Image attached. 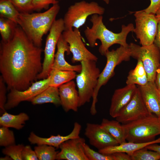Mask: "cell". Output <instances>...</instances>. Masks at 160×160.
Here are the masks:
<instances>
[{
	"label": "cell",
	"mask_w": 160,
	"mask_h": 160,
	"mask_svg": "<svg viewBox=\"0 0 160 160\" xmlns=\"http://www.w3.org/2000/svg\"><path fill=\"white\" fill-rule=\"evenodd\" d=\"M145 147L148 150L156 151L160 153V145L157 143L151 144Z\"/></svg>",
	"instance_id": "42"
},
{
	"label": "cell",
	"mask_w": 160,
	"mask_h": 160,
	"mask_svg": "<svg viewBox=\"0 0 160 160\" xmlns=\"http://www.w3.org/2000/svg\"><path fill=\"white\" fill-rule=\"evenodd\" d=\"M62 35L69 44L70 52L73 55L71 59L72 63L81 62L84 60L97 61V57L86 47L78 29L65 30Z\"/></svg>",
	"instance_id": "11"
},
{
	"label": "cell",
	"mask_w": 160,
	"mask_h": 160,
	"mask_svg": "<svg viewBox=\"0 0 160 160\" xmlns=\"http://www.w3.org/2000/svg\"><path fill=\"white\" fill-rule=\"evenodd\" d=\"M81 128V124L76 122L74 124L72 131L67 135L62 136L58 135H51L48 137H42L38 136L32 132L28 137V140L31 144L37 145L46 144L57 148H59L60 145L64 142L69 139L80 137Z\"/></svg>",
	"instance_id": "19"
},
{
	"label": "cell",
	"mask_w": 160,
	"mask_h": 160,
	"mask_svg": "<svg viewBox=\"0 0 160 160\" xmlns=\"http://www.w3.org/2000/svg\"><path fill=\"white\" fill-rule=\"evenodd\" d=\"M65 30L63 19L60 18L56 20L52 25L46 39L42 69L37 76V79H42L49 76L54 61L55 50L58 40Z\"/></svg>",
	"instance_id": "9"
},
{
	"label": "cell",
	"mask_w": 160,
	"mask_h": 160,
	"mask_svg": "<svg viewBox=\"0 0 160 160\" xmlns=\"http://www.w3.org/2000/svg\"><path fill=\"white\" fill-rule=\"evenodd\" d=\"M29 119V116L25 113L13 115L6 111L0 117V125L1 126L20 130L23 127L26 122Z\"/></svg>",
	"instance_id": "22"
},
{
	"label": "cell",
	"mask_w": 160,
	"mask_h": 160,
	"mask_svg": "<svg viewBox=\"0 0 160 160\" xmlns=\"http://www.w3.org/2000/svg\"><path fill=\"white\" fill-rule=\"evenodd\" d=\"M84 135L90 144L99 150L119 144L118 142L101 127L100 124L88 123Z\"/></svg>",
	"instance_id": "14"
},
{
	"label": "cell",
	"mask_w": 160,
	"mask_h": 160,
	"mask_svg": "<svg viewBox=\"0 0 160 160\" xmlns=\"http://www.w3.org/2000/svg\"><path fill=\"white\" fill-rule=\"evenodd\" d=\"M7 87L2 77L0 76V113L2 114L6 111L5 107L7 100L6 95Z\"/></svg>",
	"instance_id": "35"
},
{
	"label": "cell",
	"mask_w": 160,
	"mask_h": 160,
	"mask_svg": "<svg viewBox=\"0 0 160 160\" xmlns=\"http://www.w3.org/2000/svg\"><path fill=\"white\" fill-rule=\"evenodd\" d=\"M124 129L126 140L137 143L149 142L160 135V121L152 114L125 124Z\"/></svg>",
	"instance_id": "4"
},
{
	"label": "cell",
	"mask_w": 160,
	"mask_h": 160,
	"mask_svg": "<svg viewBox=\"0 0 160 160\" xmlns=\"http://www.w3.org/2000/svg\"><path fill=\"white\" fill-rule=\"evenodd\" d=\"M85 140L80 137L68 140L60 146V151L56 157L57 160H88L84 150Z\"/></svg>",
	"instance_id": "15"
},
{
	"label": "cell",
	"mask_w": 160,
	"mask_h": 160,
	"mask_svg": "<svg viewBox=\"0 0 160 160\" xmlns=\"http://www.w3.org/2000/svg\"><path fill=\"white\" fill-rule=\"evenodd\" d=\"M41 47L17 26L12 38L0 44V72L7 89L23 91L36 81L42 69Z\"/></svg>",
	"instance_id": "1"
},
{
	"label": "cell",
	"mask_w": 160,
	"mask_h": 160,
	"mask_svg": "<svg viewBox=\"0 0 160 160\" xmlns=\"http://www.w3.org/2000/svg\"><path fill=\"white\" fill-rule=\"evenodd\" d=\"M159 95L160 97V90H159Z\"/></svg>",
	"instance_id": "46"
},
{
	"label": "cell",
	"mask_w": 160,
	"mask_h": 160,
	"mask_svg": "<svg viewBox=\"0 0 160 160\" xmlns=\"http://www.w3.org/2000/svg\"><path fill=\"white\" fill-rule=\"evenodd\" d=\"M143 101L149 113L160 117V97L155 82L148 81L143 86L138 85Z\"/></svg>",
	"instance_id": "18"
},
{
	"label": "cell",
	"mask_w": 160,
	"mask_h": 160,
	"mask_svg": "<svg viewBox=\"0 0 160 160\" xmlns=\"http://www.w3.org/2000/svg\"><path fill=\"white\" fill-rule=\"evenodd\" d=\"M15 143L13 132L8 127L1 126L0 128V145L5 147Z\"/></svg>",
	"instance_id": "31"
},
{
	"label": "cell",
	"mask_w": 160,
	"mask_h": 160,
	"mask_svg": "<svg viewBox=\"0 0 160 160\" xmlns=\"http://www.w3.org/2000/svg\"><path fill=\"white\" fill-rule=\"evenodd\" d=\"M17 25L10 20L0 17V33L2 41L7 42L12 38Z\"/></svg>",
	"instance_id": "28"
},
{
	"label": "cell",
	"mask_w": 160,
	"mask_h": 160,
	"mask_svg": "<svg viewBox=\"0 0 160 160\" xmlns=\"http://www.w3.org/2000/svg\"><path fill=\"white\" fill-rule=\"evenodd\" d=\"M105 9L96 2L82 1L71 5L63 19L65 30L79 29L85 23L87 17L94 14L103 15Z\"/></svg>",
	"instance_id": "7"
},
{
	"label": "cell",
	"mask_w": 160,
	"mask_h": 160,
	"mask_svg": "<svg viewBox=\"0 0 160 160\" xmlns=\"http://www.w3.org/2000/svg\"><path fill=\"white\" fill-rule=\"evenodd\" d=\"M155 15L159 21L160 20V6L157 10Z\"/></svg>",
	"instance_id": "44"
},
{
	"label": "cell",
	"mask_w": 160,
	"mask_h": 160,
	"mask_svg": "<svg viewBox=\"0 0 160 160\" xmlns=\"http://www.w3.org/2000/svg\"><path fill=\"white\" fill-rule=\"evenodd\" d=\"M22 160H38V159L34 150L29 145L25 146L21 154Z\"/></svg>",
	"instance_id": "37"
},
{
	"label": "cell",
	"mask_w": 160,
	"mask_h": 160,
	"mask_svg": "<svg viewBox=\"0 0 160 160\" xmlns=\"http://www.w3.org/2000/svg\"><path fill=\"white\" fill-rule=\"evenodd\" d=\"M130 156L131 160H160V153L145 147L135 151Z\"/></svg>",
	"instance_id": "30"
},
{
	"label": "cell",
	"mask_w": 160,
	"mask_h": 160,
	"mask_svg": "<svg viewBox=\"0 0 160 160\" xmlns=\"http://www.w3.org/2000/svg\"><path fill=\"white\" fill-rule=\"evenodd\" d=\"M150 5L143 10L148 13L155 15L160 6V0H150Z\"/></svg>",
	"instance_id": "38"
},
{
	"label": "cell",
	"mask_w": 160,
	"mask_h": 160,
	"mask_svg": "<svg viewBox=\"0 0 160 160\" xmlns=\"http://www.w3.org/2000/svg\"><path fill=\"white\" fill-rule=\"evenodd\" d=\"M148 82L147 74L142 62L140 59H138L135 68L130 70L129 73L126 81V84L143 86Z\"/></svg>",
	"instance_id": "25"
},
{
	"label": "cell",
	"mask_w": 160,
	"mask_h": 160,
	"mask_svg": "<svg viewBox=\"0 0 160 160\" xmlns=\"http://www.w3.org/2000/svg\"><path fill=\"white\" fill-rule=\"evenodd\" d=\"M104 56L106 58V63L103 70L100 73L92 97V100L90 108V113L92 115H95L97 113L96 105L100 88L106 84L114 75V69L117 65L123 61L130 60L131 53L129 47L120 45L116 50H108Z\"/></svg>",
	"instance_id": "5"
},
{
	"label": "cell",
	"mask_w": 160,
	"mask_h": 160,
	"mask_svg": "<svg viewBox=\"0 0 160 160\" xmlns=\"http://www.w3.org/2000/svg\"><path fill=\"white\" fill-rule=\"evenodd\" d=\"M58 3L55 0H33L32 5L33 10L37 11L44 9H47L51 4L53 5Z\"/></svg>",
	"instance_id": "36"
},
{
	"label": "cell",
	"mask_w": 160,
	"mask_h": 160,
	"mask_svg": "<svg viewBox=\"0 0 160 160\" xmlns=\"http://www.w3.org/2000/svg\"><path fill=\"white\" fill-rule=\"evenodd\" d=\"M55 0L59 1H60V0Z\"/></svg>",
	"instance_id": "47"
},
{
	"label": "cell",
	"mask_w": 160,
	"mask_h": 160,
	"mask_svg": "<svg viewBox=\"0 0 160 160\" xmlns=\"http://www.w3.org/2000/svg\"><path fill=\"white\" fill-rule=\"evenodd\" d=\"M4 157H1L0 158V160H13L12 158L9 156L5 155Z\"/></svg>",
	"instance_id": "43"
},
{
	"label": "cell",
	"mask_w": 160,
	"mask_h": 160,
	"mask_svg": "<svg viewBox=\"0 0 160 160\" xmlns=\"http://www.w3.org/2000/svg\"><path fill=\"white\" fill-rule=\"evenodd\" d=\"M116 120L103 118L100 124L103 129L120 144L126 142L125 130L122 124Z\"/></svg>",
	"instance_id": "23"
},
{
	"label": "cell",
	"mask_w": 160,
	"mask_h": 160,
	"mask_svg": "<svg viewBox=\"0 0 160 160\" xmlns=\"http://www.w3.org/2000/svg\"><path fill=\"white\" fill-rule=\"evenodd\" d=\"M160 143V137L153 141L144 143L131 142L123 143L118 145L109 147L98 151L102 153L109 154L116 152H122L131 156L135 151L153 144Z\"/></svg>",
	"instance_id": "21"
},
{
	"label": "cell",
	"mask_w": 160,
	"mask_h": 160,
	"mask_svg": "<svg viewBox=\"0 0 160 160\" xmlns=\"http://www.w3.org/2000/svg\"><path fill=\"white\" fill-rule=\"evenodd\" d=\"M10 1L19 12L30 13L33 11L32 5L33 0Z\"/></svg>",
	"instance_id": "34"
},
{
	"label": "cell",
	"mask_w": 160,
	"mask_h": 160,
	"mask_svg": "<svg viewBox=\"0 0 160 160\" xmlns=\"http://www.w3.org/2000/svg\"><path fill=\"white\" fill-rule=\"evenodd\" d=\"M85 154L88 160H113L111 154H103L91 148L85 143L83 145Z\"/></svg>",
	"instance_id": "33"
},
{
	"label": "cell",
	"mask_w": 160,
	"mask_h": 160,
	"mask_svg": "<svg viewBox=\"0 0 160 160\" xmlns=\"http://www.w3.org/2000/svg\"><path fill=\"white\" fill-rule=\"evenodd\" d=\"M153 44L157 47L160 52V20L159 21L157 31Z\"/></svg>",
	"instance_id": "40"
},
{
	"label": "cell",
	"mask_w": 160,
	"mask_h": 160,
	"mask_svg": "<svg viewBox=\"0 0 160 160\" xmlns=\"http://www.w3.org/2000/svg\"><path fill=\"white\" fill-rule=\"evenodd\" d=\"M20 12L10 0H0V16L14 22L17 24Z\"/></svg>",
	"instance_id": "27"
},
{
	"label": "cell",
	"mask_w": 160,
	"mask_h": 160,
	"mask_svg": "<svg viewBox=\"0 0 160 160\" xmlns=\"http://www.w3.org/2000/svg\"><path fill=\"white\" fill-rule=\"evenodd\" d=\"M111 154L113 160H131V156L126 153L116 152Z\"/></svg>",
	"instance_id": "39"
},
{
	"label": "cell",
	"mask_w": 160,
	"mask_h": 160,
	"mask_svg": "<svg viewBox=\"0 0 160 160\" xmlns=\"http://www.w3.org/2000/svg\"><path fill=\"white\" fill-rule=\"evenodd\" d=\"M137 88L135 84L127 85L115 90L111 99L109 110L111 116L116 118L118 116L132 99Z\"/></svg>",
	"instance_id": "16"
},
{
	"label": "cell",
	"mask_w": 160,
	"mask_h": 160,
	"mask_svg": "<svg viewBox=\"0 0 160 160\" xmlns=\"http://www.w3.org/2000/svg\"><path fill=\"white\" fill-rule=\"evenodd\" d=\"M38 160H55L58 152L53 146L46 144L37 145L34 148Z\"/></svg>",
	"instance_id": "29"
},
{
	"label": "cell",
	"mask_w": 160,
	"mask_h": 160,
	"mask_svg": "<svg viewBox=\"0 0 160 160\" xmlns=\"http://www.w3.org/2000/svg\"><path fill=\"white\" fill-rule=\"evenodd\" d=\"M49 76L45 79L34 82L25 90L20 91L12 89L9 90L7 95L5 110L14 108L22 102H31L35 97L49 86Z\"/></svg>",
	"instance_id": "12"
},
{
	"label": "cell",
	"mask_w": 160,
	"mask_h": 160,
	"mask_svg": "<svg viewBox=\"0 0 160 160\" xmlns=\"http://www.w3.org/2000/svg\"><path fill=\"white\" fill-rule=\"evenodd\" d=\"M96 62L90 60L80 62L81 71L76 78L79 97V107L89 102L92 98L100 73Z\"/></svg>",
	"instance_id": "6"
},
{
	"label": "cell",
	"mask_w": 160,
	"mask_h": 160,
	"mask_svg": "<svg viewBox=\"0 0 160 160\" xmlns=\"http://www.w3.org/2000/svg\"><path fill=\"white\" fill-rule=\"evenodd\" d=\"M134 15L136 26L133 31L140 44L148 46L153 44L159 21L156 15L148 13L143 10L136 12Z\"/></svg>",
	"instance_id": "10"
},
{
	"label": "cell",
	"mask_w": 160,
	"mask_h": 160,
	"mask_svg": "<svg viewBox=\"0 0 160 160\" xmlns=\"http://www.w3.org/2000/svg\"><path fill=\"white\" fill-rule=\"evenodd\" d=\"M131 57L140 59L147 74L148 81L155 82L157 69L160 65V52L153 44L140 46L133 43L129 44Z\"/></svg>",
	"instance_id": "8"
},
{
	"label": "cell",
	"mask_w": 160,
	"mask_h": 160,
	"mask_svg": "<svg viewBox=\"0 0 160 160\" xmlns=\"http://www.w3.org/2000/svg\"><path fill=\"white\" fill-rule=\"evenodd\" d=\"M23 144H15L5 147L2 150V153L10 156L13 160H22L21 154L24 147Z\"/></svg>",
	"instance_id": "32"
},
{
	"label": "cell",
	"mask_w": 160,
	"mask_h": 160,
	"mask_svg": "<svg viewBox=\"0 0 160 160\" xmlns=\"http://www.w3.org/2000/svg\"><path fill=\"white\" fill-rule=\"evenodd\" d=\"M76 72L70 71L54 70L51 71L49 86L59 87L62 85L76 78Z\"/></svg>",
	"instance_id": "26"
},
{
	"label": "cell",
	"mask_w": 160,
	"mask_h": 160,
	"mask_svg": "<svg viewBox=\"0 0 160 160\" xmlns=\"http://www.w3.org/2000/svg\"><path fill=\"white\" fill-rule=\"evenodd\" d=\"M151 114L143 101L137 87L132 99L116 118L122 124H125Z\"/></svg>",
	"instance_id": "13"
},
{
	"label": "cell",
	"mask_w": 160,
	"mask_h": 160,
	"mask_svg": "<svg viewBox=\"0 0 160 160\" xmlns=\"http://www.w3.org/2000/svg\"><path fill=\"white\" fill-rule=\"evenodd\" d=\"M103 20L102 15L94 14L91 16L90 20L92 25L91 28L87 27L84 31L90 46L94 47L96 45V41L100 40L101 44L98 50L102 55H104L109 47L114 44L129 47V44L127 43V37L130 32L133 31L135 28L133 24L130 23L127 26L122 25L121 32L116 33L106 28Z\"/></svg>",
	"instance_id": "2"
},
{
	"label": "cell",
	"mask_w": 160,
	"mask_h": 160,
	"mask_svg": "<svg viewBox=\"0 0 160 160\" xmlns=\"http://www.w3.org/2000/svg\"><path fill=\"white\" fill-rule=\"evenodd\" d=\"M60 105L65 112L70 110L77 112L79 107V97L75 82L71 80L58 87Z\"/></svg>",
	"instance_id": "17"
},
{
	"label": "cell",
	"mask_w": 160,
	"mask_h": 160,
	"mask_svg": "<svg viewBox=\"0 0 160 160\" xmlns=\"http://www.w3.org/2000/svg\"><path fill=\"white\" fill-rule=\"evenodd\" d=\"M155 83L158 89L160 90V65L156 71Z\"/></svg>",
	"instance_id": "41"
},
{
	"label": "cell",
	"mask_w": 160,
	"mask_h": 160,
	"mask_svg": "<svg viewBox=\"0 0 160 160\" xmlns=\"http://www.w3.org/2000/svg\"><path fill=\"white\" fill-rule=\"evenodd\" d=\"M60 9L57 3L42 12H20L17 24L36 46L41 47L43 37L49 31Z\"/></svg>",
	"instance_id": "3"
},
{
	"label": "cell",
	"mask_w": 160,
	"mask_h": 160,
	"mask_svg": "<svg viewBox=\"0 0 160 160\" xmlns=\"http://www.w3.org/2000/svg\"><path fill=\"white\" fill-rule=\"evenodd\" d=\"M106 4H109L110 0H103Z\"/></svg>",
	"instance_id": "45"
},
{
	"label": "cell",
	"mask_w": 160,
	"mask_h": 160,
	"mask_svg": "<svg viewBox=\"0 0 160 160\" xmlns=\"http://www.w3.org/2000/svg\"><path fill=\"white\" fill-rule=\"evenodd\" d=\"M159 118V119L160 121V117Z\"/></svg>",
	"instance_id": "48"
},
{
	"label": "cell",
	"mask_w": 160,
	"mask_h": 160,
	"mask_svg": "<svg viewBox=\"0 0 160 160\" xmlns=\"http://www.w3.org/2000/svg\"><path fill=\"white\" fill-rule=\"evenodd\" d=\"M57 47V51L55 54L51 71H70L79 73L81 69V64L72 65L65 60V53L66 52L67 55H69L71 52L69 44L63 38L62 34L58 40Z\"/></svg>",
	"instance_id": "20"
},
{
	"label": "cell",
	"mask_w": 160,
	"mask_h": 160,
	"mask_svg": "<svg viewBox=\"0 0 160 160\" xmlns=\"http://www.w3.org/2000/svg\"><path fill=\"white\" fill-rule=\"evenodd\" d=\"M33 105L52 103L56 105H60L58 87L49 86L35 97L31 101Z\"/></svg>",
	"instance_id": "24"
}]
</instances>
